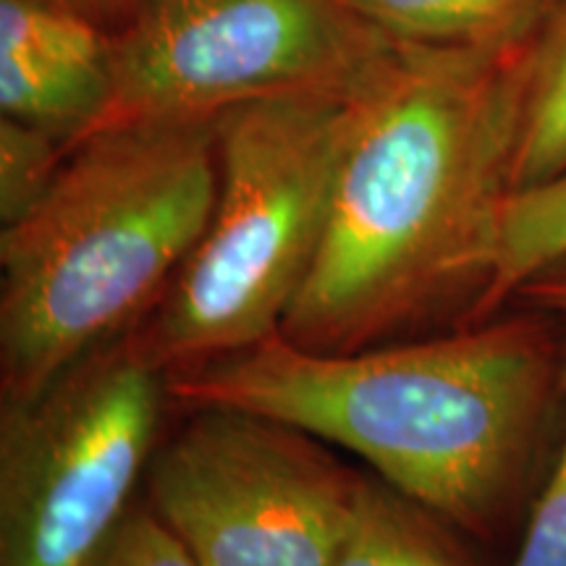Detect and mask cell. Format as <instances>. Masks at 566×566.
<instances>
[{"label":"cell","mask_w":566,"mask_h":566,"mask_svg":"<svg viewBox=\"0 0 566 566\" xmlns=\"http://www.w3.org/2000/svg\"><path fill=\"white\" fill-rule=\"evenodd\" d=\"M564 346L566 321L512 304L454 334L357 352L273 334L166 380L187 409H239L342 446L424 512L485 535L546 478Z\"/></svg>","instance_id":"6da1fadb"},{"label":"cell","mask_w":566,"mask_h":566,"mask_svg":"<svg viewBox=\"0 0 566 566\" xmlns=\"http://www.w3.org/2000/svg\"><path fill=\"white\" fill-rule=\"evenodd\" d=\"M520 53L396 48L359 95L328 229L281 336L357 352L470 310L512 195Z\"/></svg>","instance_id":"7a4b0ae2"},{"label":"cell","mask_w":566,"mask_h":566,"mask_svg":"<svg viewBox=\"0 0 566 566\" xmlns=\"http://www.w3.org/2000/svg\"><path fill=\"white\" fill-rule=\"evenodd\" d=\"M216 116L134 122L71 145L42 200L0 231L3 399L129 334L208 229Z\"/></svg>","instance_id":"3957f363"},{"label":"cell","mask_w":566,"mask_h":566,"mask_svg":"<svg viewBox=\"0 0 566 566\" xmlns=\"http://www.w3.org/2000/svg\"><path fill=\"white\" fill-rule=\"evenodd\" d=\"M363 87L258 97L218 113L208 229L126 334L153 365L181 370L281 334L328 229Z\"/></svg>","instance_id":"277c9868"},{"label":"cell","mask_w":566,"mask_h":566,"mask_svg":"<svg viewBox=\"0 0 566 566\" xmlns=\"http://www.w3.org/2000/svg\"><path fill=\"white\" fill-rule=\"evenodd\" d=\"M166 370L129 336L0 412V566H87L153 462Z\"/></svg>","instance_id":"5b68a950"},{"label":"cell","mask_w":566,"mask_h":566,"mask_svg":"<svg viewBox=\"0 0 566 566\" xmlns=\"http://www.w3.org/2000/svg\"><path fill=\"white\" fill-rule=\"evenodd\" d=\"M396 48L346 0H142L111 34V101L92 132L212 118L258 97L349 92Z\"/></svg>","instance_id":"8992f818"},{"label":"cell","mask_w":566,"mask_h":566,"mask_svg":"<svg viewBox=\"0 0 566 566\" xmlns=\"http://www.w3.org/2000/svg\"><path fill=\"white\" fill-rule=\"evenodd\" d=\"M365 483L317 438L239 409H192L147 467L150 509L200 566H331Z\"/></svg>","instance_id":"52a82bcc"},{"label":"cell","mask_w":566,"mask_h":566,"mask_svg":"<svg viewBox=\"0 0 566 566\" xmlns=\"http://www.w3.org/2000/svg\"><path fill=\"white\" fill-rule=\"evenodd\" d=\"M111 101V34L53 0H0V111L76 145Z\"/></svg>","instance_id":"ba28073f"},{"label":"cell","mask_w":566,"mask_h":566,"mask_svg":"<svg viewBox=\"0 0 566 566\" xmlns=\"http://www.w3.org/2000/svg\"><path fill=\"white\" fill-rule=\"evenodd\" d=\"M401 48L520 53L554 0H346Z\"/></svg>","instance_id":"9c48e42d"},{"label":"cell","mask_w":566,"mask_h":566,"mask_svg":"<svg viewBox=\"0 0 566 566\" xmlns=\"http://www.w3.org/2000/svg\"><path fill=\"white\" fill-rule=\"evenodd\" d=\"M566 171V0H554L520 55L512 192Z\"/></svg>","instance_id":"30bf717a"},{"label":"cell","mask_w":566,"mask_h":566,"mask_svg":"<svg viewBox=\"0 0 566 566\" xmlns=\"http://www.w3.org/2000/svg\"><path fill=\"white\" fill-rule=\"evenodd\" d=\"M562 258H566V171L506 197L491 275L464 323L506 310L522 283Z\"/></svg>","instance_id":"8fae6325"},{"label":"cell","mask_w":566,"mask_h":566,"mask_svg":"<svg viewBox=\"0 0 566 566\" xmlns=\"http://www.w3.org/2000/svg\"><path fill=\"white\" fill-rule=\"evenodd\" d=\"M331 566H467L436 533L430 512L367 480L357 520Z\"/></svg>","instance_id":"7c38bea8"},{"label":"cell","mask_w":566,"mask_h":566,"mask_svg":"<svg viewBox=\"0 0 566 566\" xmlns=\"http://www.w3.org/2000/svg\"><path fill=\"white\" fill-rule=\"evenodd\" d=\"M66 145L30 124L0 118V223L24 218L51 189Z\"/></svg>","instance_id":"4fadbf2b"},{"label":"cell","mask_w":566,"mask_h":566,"mask_svg":"<svg viewBox=\"0 0 566 566\" xmlns=\"http://www.w3.org/2000/svg\"><path fill=\"white\" fill-rule=\"evenodd\" d=\"M512 566H566V346L562 433L546 478L527 509L525 533Z\"/></svg>","instance_id":"5bb4252c"},{"label":"cell","mask_w":566,"mask_h":566,"mask_svg":"<svg viewBox=\"0 0 566 566\" xmlns=\"http://www.w3.org/2000/svg\"><path fill=\"white\" fill-rule=\"evenodd\" d=\"M87 566H200L181 537L153 509L124 516Z\"/></svg>","instance_id":"9a60e30c"},{"label":"cell","mask_w":566,"mask_h":566,"mask_svg":"<svg viewBox=\"0 0 566 566\" xmlns=\"http://www.w3.org/2000/svg\"><path fill=\"white\" fill-rule=\"evenodd\" d=\"M512 304H516V307L541 310V313L556 315L566 321V258L546 265L527 283H522V289L514 294Z\"/></svg>","instance_id":"2e32d148"},{"label":"cell","mask_w":566,"mask_h":566,"mask_svg":"<svg viewBox=\"0 0 566 566\" xmlns=\"http://www.w3.org/2000/svg\"><path fill=\"white\" fill-rule=\"evenodd\" d=\"M53 3L69 6V9L84 13L101 27L108 24H126L139 9L142 0H53Z\"/></svg>","instance_id":"e0dca14e"}]
</instances>
